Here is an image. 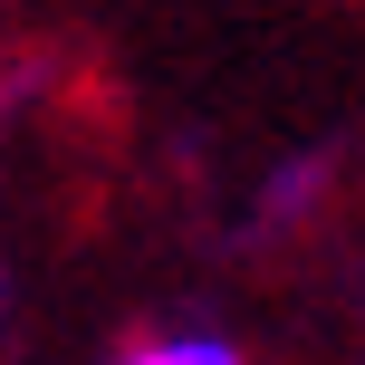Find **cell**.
<instances>
[{"instance_id":"6da1fadb","label":"cell","mask_w":365,"mask_h":365,"mask_svg":"<svg viewBox=\"0 0 365 365\" xmlns=\"http://www.w3.org/2000/svg\"><path fill=\"white\" fill-rule=\"evenodd\" d=\"M115 365H240V346H231V336H212V327H173V336L125 346Z\"/></svg>"}]
</instances>
